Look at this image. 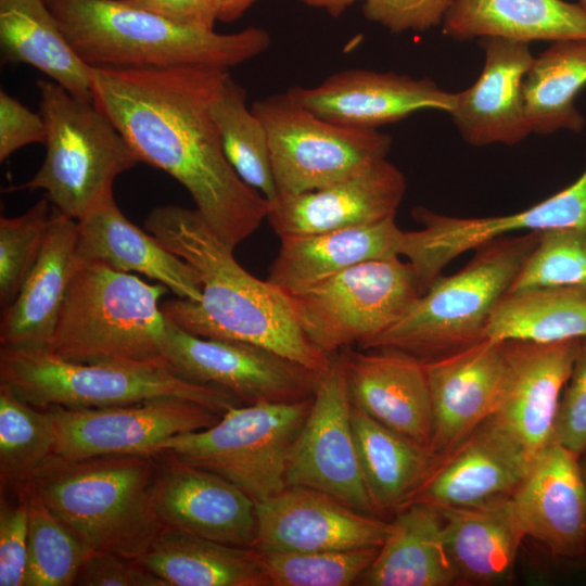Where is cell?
Segmentation results:
<instances>
[{"mask_svg": "<svg viewBox=\"0 0 586 586\" xmlns=\"http://www.w3.org/2000/svg\"><path fill=\"white\" fill-rule=\"evenodd\" d=\"M228 75L200 66L92 67L91 82L93 102L140 162L180 182L209 227L234 249L267 218L269 202L235 173L212 116Z\"/></svg>", "mask_w": 586, "mask_h": 586, "instance_id": "cell-1", "label": "cell"}, {"mask_svg": "<svg viewBox=\"0 0 586 586\" xmlns=\"http://www.w3.org/2000/svg\"><path fill=\"white\" fill-rule=\"evenodd\" d=\"M144 225L195 270L202 285L200 302L178 297L161 304L167 319L201 337L254 344L310 370L328 371L332 356L306 336L289 295L247 272L196 209L157 206Z\"/></svg>", "mask_w": 586, "mask_h": 586, "instance_id": "cell-2", "label": "cell"}, {"mask_svg": "<svg viewBox=\"0 0 586 586\" xmlns=\"http://www.w3.org/2000/svg\"><path fill=\"white\" fill-rule=\"evenodd\" d=\"M157 472L156 454L56 455L22 488L37 495L89 555L138 559L164 527L154 508Z\"/></svg>", "mask_w": 586, "mask_h": 586, "instance_id": "cell-3", "label": "cell"}, {"mask_svg": "<svg viewBox=\"0 0 586 586\" xmlns=\"http://www.w3.org/2000/svg\"><path fill=\"white\" fill-rule=\"evenodd\" d=\"M66 39L91 67L200 66L228 71L265 52L269 33L233 34L175 24L122 0H44Z\"/></svg>", "mask_w": 586, "mask_h": 586, "instance_id": "cell-4", "label": "cell"}, {"mask_svg": "<svg viewBox=\"0 0 586 586\" xmlns=\"http://www.w3.org/2000/svg\"><path fill=\"white\" fill-rule=\"evenodd\" d=\"M166 292L162 283L79 260L49 351L75 362L164 366Z\"/></svg>", "mask_w": 586, "mask_h": 586, "instance_id": "cell-5", "label": "cell"}, {"mask_svg": "<svg viewBox=\"0 0 586 586\" xmlns=\"http://www.w3.org/2000/svg\"><path fill=\"white\" fill-rule=\"evenodd\" d=\"M538 239L539 232L527 231L481 245L460 271L437 277L399 320L360 348L397 349L424 361L485 339L494 307Z\"/></svg>", "mask_w": 586, "mask_h": 586, "instance_id": "cell-6", "label": "cell"}, {"mask_svg": "<svg viewBox=\"0 0 586 586\" xmlns=\"http://www.w3.org/2000/svg\"><path fill=\"white\" fill-rule=\"evenodd\" d=\"M39 109L46 128V156L36 175L15 189L44 191L63 215L80 220L113 200L115 178L139 157L93 101L39 79Z\"/></svg>", "mask_w": 586, "mask_h": 586, "instance_id": "cell-7", "label": "cell"}, {"mask_svg": "<svg viewBox=\"0 0 586 586\" xmlns=\"http://www.w3.org/2000/svg\"><path fill=\"white\" fill-rule=\"evenodd\" d=\"M0 383L38 408L90 409L174 396L219 415L243 405L231 393L186 381L158 365L75 362L49 349H0Z\"/></svg>", "mask_w": 586, "mask_h": 586, "instance_id": "cell-8", "label": "cell"}, {"mask_svg": "<svg viewBox=\"0 0 586 586\" xmlns=\"http://www.w3.org/2000/svg\"><path fill=\"white\" fill-rule=\"evenodd\" d=\"M313 399L231 408L207 429L166 440L157 453L214 472L259 502L286 487L289 457Z\"/></svg>", "mask_w": 586, "mask_h": 586, "instance_id": "cell-9", "label": "cell"}, {"mask_svg": "<svg viewBox=\"0 0 586 586\" xmlns=\"http://www.w3.org/2000/svg\"><path fill=\"white\" fill-rule=\"evenodd\" d=\"M422 293L411 264L391 257L355 265L288 295L306 336L333 356L379 336Z\"/></svg>", "mask_w": 586, "mask_h": 586, "instance_id": "cell-10", "label": "cell"}, {"mask_svg": "<svg viewBox=\"0 0 586 586\" xmlns=\"http://www.w3.org/2000/svg\"><path fill=\"white\" fill-rule=\"evenodd\" d=\"M251 110L268 133L278 195L313 191L354 177L385 160L392 146L390 135L326 120L286 91L256 100Z\"/></svg>", "mask_w": 586, "mask_h": 586, "instance_id": "cell-11", "label": "cell"}, {"mask_svg": "<svg viewBox=\"0 0 586 586\" xmlns=\"http://www.w3.org/2000/svg\"><path fill=\"white\" fill-rule=\"evenodd\" d=\"M163 361L177 377L225 390L243 405L311 398L326 373L262 346L194 335L169 319Z\"/></svg>", "mask_w": 586, "mask_h": 586, "instance_id": "cell-12", "label": "cell"}, {"mask_svg": "<svg viewBox=\"0 0 586 586\" xmlns=\"http://www.w3.org/2000/svg\"><path fill=\"white\" fill-rule=\"evenodd\" d=\"M351 413L344 360L339 351L321 378L293 445L285 483L322 492L360 512L379 517L365 484Z\"/></svg>", "mask_w": 586, "mask_h": 586, "instance_id": "cell-13", "label": "cell"}, {"mask_svg": "<svg viewBox=\"0 0 586 586\" xmlns=\"http://www.w3.org/2000/svg\"><path fill=\"white\" fill-rule=\"evenodd\" d=\"M48 409L55 421L58 455L69 459L154 455L166 440L207 429L222 416L174 396L101 408Z\"/></svg>", "mask_w": 586, "mask_h": 586, "instance_id": "cell-14", "label": "cell"}, {"mask_svg": "<svg viewBox=\"0 0 586 586\" xmlns=\"http://www.w3.org/2000/svg\"><path fill=\"white\" fill-rule=\"evenodd\" d=\"M579 339L553 343L506 341L507 369L497 404L487 418L528 468L555 443L560 394Z\"/></svg>", "mask_w": 586, "mask_h": 586, "instance_id": "cell-15", "label": "cell"}, {"mask_svg": "<svg viewBox=\"0 0 586 586\" xmlns=\"http://www.w3.org/2000/svg\"><path fill=\"white\" fill-rule=\"evenodd\" d=\"M252 548L262 551H322L381 547L391 522L360 512L322 492L286 486L256 502Z\"/></svg>", "mask_w": 586, "mask_h": 586, "instance_id": "cell-16", "label": "cell"}, {"mask_svg": "<svg viewBox=\"0 0 586 586\" xmlns=\"http://www.w3.org/2000/svg\"><path fill=\"white\" fill-rule=\"evenodd\" d=\"M156 456L154 508L163 526L227 545L253 547L256 502L246 493L169 453Z\"/></svg>", "mask_w": 586, "mask_h": 586, "instance_id": "cell-17", "label": "cell"}, {"mask_svg": "<svg viewBox=\"0 0 586 586\" xmlns=\"http://www.w3.org/2000/svg\"><path fill=\"white\" fill-rule=\"evenodd\" d=\"M286 92L326 120L364 129H378L422 110L449 113L455 103V92L428 77L361 68L341 71L316 87L295 86Z\"/></svg>", "mask_w": 586, "mask_h": 586, "instance_id": "cell-18", "label": "cell"}, {"mask_svg": "<svg viewBox=\"0 0 586 586\" xmlns=\"http://www.w3.org/2000/svg\"><path fill=\"white\" fill-rule=\"evenodd\" d=\"M423 367L432 404L431 449L444 456L492 415L507 369L506 341L485 337L424 360Z\"/></svg>", "mask_w": 586, "mask_h": 586, "instance_id": "cell-19", "label": "cell"}, {"mask_svg": "<svg viewBox=\"0 0 586 586\" xmlns=\"http://www.w3.org/2000/svg\"><path fill=\"white\" fill-rule=\"evenodd\" d=\"M406 188L404 174L385 158L324 188L277 195L267 219L280 238L371 225L395 217Z\"/></svg>", "mask_w": 586, "mask_h": 586, "instance_id": "cell-20", "label": "cell"}, {"mask_svg": "<svg viewBox=\"0 0 586 586\" xmlns=\"http://www.w3.org/2000/svg\"><path fill=\"white\" fill-rule=\"evenodd\" d=\"M482 72L466 90L455 92L448 113L471 145H512L532 133L524 106L523 81L535 56L530 43L499 37L479 40Z\"/></svg>", "mask_w": 586, "mask_h": 586, "instance_id": "cell-21", "label": "cell"}, {"mask_svg": "<svg viewBox=\"0 0 586 586\" xmlns=\"http://www.w3.org/2000/svg\"><path fill=\"white\" fill-rule=\"evenodd\" d=\"M341 351L352 407L431 449L432 404L423 361L391 348Z\"/></svg>", "mask_w": 586, "mask_h": 586, "instance_id": "cell-22", "label": "cell"}, {"mask_svg": "<svg viewBox=\"0 0 586 586\" xmlns=\"http://www.w3.org/2000/svg\"><path fill=\"white\" fill-rule=\"evenodd\" d=\"M581 458L555 442L511 496L526 536L559 559H586V482Z\"/></svg>", "mask_w": 586, "mask_h": 586, "instance_id": "cell-23", "label": "cell"}, {"mask_svg": "<svg viewBox=\"0 0 586 586\" xmlns=\"http://www.w3.org/2000/svg\"><path fill=\"white\" fill-rule=\"evenodd\" d=\"M528 471L519 451L486 419L441 457L405 505L423 502L437 509L488 506L510 498Z\"/></svg>", "mask_w": 586, "mask_h": 586, "instance_id": "cell-24", "label": "cell"}, {"mask_svg": "<svg viewBox=\"0 0 586 586\" xmlns=\"http://www.w3.org/2000/svg\"><path fill=\"white\" fill-rule=\"evenodd\" d=\"M77 220L56 208L41 252L3 309L1 348L50 349L69 282L78 267Z\"/></svg>", "mask_w": 586, "mask_h": 586, "instance_id": "cell-25", "label": "cell"}, {"mask_svg": "<svg viewBox=\"0 0 586 586\" xmlns=\"http://www.w3.org/2000/svg\"><path fill=\"white\" fill-rule=\"evenodd\" d=\"M77 224L79 260L100 262L122 272L136 271L164 284L179 298L201 301L202 285L195 270L155 235L129 221L114 199Z\"/></svg>", "mask_w": 586, "mask_h": 586, "instance_id": "cell-26", "label": "cell"}, {"mask_svg": "<svg viewBox=\"0 0 586 586\" xmlns=\"http://www.w3.org/2000/svg\"><path fill=\"white\" fill-rule=\"evenodd\" d=\"M404 238L395 217L322 233L282 237L268 281L286 294L295 293L355 265L402 256Z\"/></svg>", "mask_w": 586, "mask_h": 586, "instance_id": "cell-27", "label": "cell"}, {"mask_svg": "<svg viewBox=\"0 0 586 586\" xmlns=\"http://www.w3.org/2000/svg\"><path fill=\"white\" fill-rule=\"evenodd\" d=\"M443 539L458 585L508 581L526 536L511 497L479 508H442Z\"/></svg>", "mask_w": 586, "mask_h": 586, "instance_id": "cell-28", "label": "cell"}, {"mask_svg": "<svg viewBox=\"0 0 586 586\" xmlns=\"http://www.w3.org/2000/svg\"><path fill=\"white\" fill-rule=\"evenodd\" d=\"M442 30L457 41L486 37L527 43L586 39V10L565 0H455Z\"/></svg>", "mask_w": 586, "mask_h": 586, "instance_id": "cell-29", "label": "cell"}, {"mask_svg": "<svg viewBox=\"0 0 586 586\" xmlns=\"http://www.w3.org/2000/svg\"><path fill=\"white\" fill-rule=\"evenodd\" d=\"M356 585H458L444 545L440 510L423 502L396 510L387 538Z\"/></svg>", "mask_w": 586, "mask_h": 586, "instance_id": "cell-30", "label": "cell"}, {"mask_svg": "<svg viewBox=\"0 0 586 586\" xmlns=\"http://www.w3.org/2000/svg\"><path fill=\"white\" fill-rule=\"evenodd\" d=\"M0 46L5 62L34 66L74 97L93 101L92 67L73 49L44 0H0Z\"/></svg>", "mask_w": 586, "mask_h": 586, "instance_id": "cell-31", "label": "cell"}, {"mask_svg": "<svg viewBox=\"0 0 586 586\" xmlns=\"http://www.w3.org/2000/svg\"><path fill=\"white\" fill-rule=\"evenodd\" d=\"M167 586H267L253 548L164 526L137 559Z\"/></svg>", "mask_w": 586, "mask_h": 586, "instance_id": "cell-32", "label": "cell"}, {"mask_svg": "<svg viewBox=\"0 0 586 586\" xmlns=\"http://www.w3.org/2000/svg\"><path fill=\"white\" fill-rule=\"evenodd\" d=\"M352 428L365 484L378 515L396 512L417 492L440 455L352 407Z\"/></svg>", "mask_w": 586, "mask_h": 586, "instance_id": "cell-33", "label": "cell"}, {"mask_svg": "<svg viewBox=\"0 0 586 586\" xmlns=\"http://www.w3.org/2000/svg\"><path fill=\"white\" fill-rule=\"evenodd\" d=\"M484 337L536 343L586 337V291L569 286L508 291L494 307Z\"/></svg>", "mask_w": 586, "mask_h": 586, "instance_id": "cell-34", "label": "cell"}, {"mask_svg": "<svg viewBox=\"0 0 586 586\" xmlns=\"http://www.w3.org/2000/svg\"><path fill=\"white\" fill-rule=\"evenodd\" d=\"M586 86V39L552 42L535 58L523 81L526 118L532 132H581L585 117L575 105Z\"/></svg>", "mask_w": 586, "mask_h": 586, "instance_id": "cell-35", "label": "cell"}, {"mask_svg": "<svg viewBox=\"0 0 586 586\" xmlns=\"http://www.w3.org/2000/svg\"><path fill=\"white\" fill-rule=\"evenodd\" d=\"M58 455L53 413L29 405L0 383V494H16Z\"/></svg>", "mask_w": 586, "mask_h": 586, "instance_id": "cell-36", "label": "cell"}, {"mask_svg": "<svg viewBox=\"0 0 586 586\" xmlns=\"http://www.w3.org/2000/svg\"><path fill=\"white\" fill-rule=\"evenodd\" d=\"M211 111L226 157L235 173L268 202L273 201L278 192L268 133L262 120L247 109L246 90L228 75Z\"/></svg>", "mask_w": 586, "mask_h": 586, "instance_id": "cell-37", "label": "cell"}, {"mask_svg": "<svg viewBox=\"0 0 586 586\" xmlns=\"http://www.w3.org/2000/svg\"><path fill=\"white\" fill-rule=\"evenodd\" d=\"M28 511L27 562L23 586H71L89 555L74 534L33 492L22 488Z\"/></svg>", "mask_w": 586, "mask_h": 586, "instance_id": "cell-38", "label": "cell"}, {"mask_svg": "<svg viewBox=\"0 0 586 586\" xmlns=\"http://www.w3.org/2000/svg\"><path fill=\"white\" fill-rule=\"evenodd\" d=\"M379 549L254 551L267 586H348L356 585Z\"/></svg>", "mask_w": 586, "mask_h": 586, "instance_id": "cell-39", "label": "cell"}, {"mask_svg": "<svg viewBox=\"0 0 586 586\" xmlns=\"http://www.w3.org/2000/svg\"><path fill=\"white\" fill-rule=\"evenodd\" d=\"M569 286L586 291V230L552 229L539 239L509 291Z\"/></svg>", "mask_w": 586, "mask_h": 586, "instance_id": "cell-40", "label": "cell"}, {"mask_svg": "<svg viewBox=\"0 0 586 586\" xmlns=\"http://www.w3.org/2000/svg\"><path fill=\"white\" fill-rule=\"evenodd\" d=\"M55 208L41 199L26 213L0 218V302L5 309L35 265Z\"/></svg>", "mask_w": 586, "mask_h": 586, "instance_id": "cell-41", "label": "cell"}, {"mask_svg": "<svg viewBox=\"0 0 586 586\" xmlns=\"http://www.w3.org/2000/svg\"><path fill=\"white\" fill-rule=\"evenodd\" d=\"M555 442L581 457L586 451V337L578 340L573 368L559 400Z\"/></svg>", "mask_w": 586, "mask_h": 586, "instance_id": "cell-42", "label": "cell"}, {"mask_svg": "<svg viewBox=\"0 0 586 586\" xmlns=\"http://www.w3.org/2000/svg\"><path fill=\"white\" fill-rule=\"evenodd\" d=\"M0 498V586H23L28 543L27 506L20 494Z\"/></svg>", "mask_w": 586, "mask_h": 586, "instance_id": "cell-43", "label": "cell"}, {"mask_svg": "<svg viewBox=\"0 0 586 586\" xmlns=\"http://www.w3.org/2000/svg\"><path fill=\"white\" fill-rule=\"evenodd\" d=\"M455 0H367L365 17L393 34L422 33L441 25Z\"/></svg>", "mask_w": 586, "mask_h": 586, "instance_id": "cell-44", "label": "cell"}, {"mask_svg": "<svg viewBox=\"0 0 586 586\" xmlns=\"http://www.w3.org/2000/svg\"><path fill=\"white\" fill-rule=\"evenodd\" d=\"M77 586H167L137 559L111 552L87 556L75 579Z\"/></svg>", "mask_w": 586, "mask_h": 586, "instance_id": "cell-45", "label": "cell"}, {"mask_svg": "<svg viewBox=\"0 0 586 586\" xmlns=\"http://www.w3.org/2000/svg\"><path fill=\"white\" fill-rule=\"evenodd\" d=\"M46 136L47 128L42 116L1 90L0 161H4L25 145L44 143Z\"/></svg>", "mask_w": 586, "mask_h": 586, "instance_id": "cell-46", "label": "cell"}, {"mask_svg": "<svg viewBox=\"0 0 586 586\" xmlns=\"http://www.w3.org/2000/svg\"><path fill=\"white\" fill-rule=\"evenodd\" d=\"M125 4L151 12L175 24L214 30L215 0H122Z\"/></svg>", "mask_w": 586, "mask_h": 586, "instance_id": "cell-47", "label": "cell"}, {"mask_svg": "<svg viewBox=\"0 0 586 586\" xmlns=\"http://www.w3.org/2000/svg\"><path fill=\"white\" fill-rule=\"evenodd\" d=\"M255 1L256 0H215L217 20L224 23H232L240 18Z\"/></svg>", "mask_w": 586, "mask_h": 586, "instance_id": "cell-48", "label": "cell"}, {"mask_svg": "<svg viewBox=\"0 0 586 586\" xmlns=\"http://www.w3.org/2000/svg\"><path fill=\"white\" fill-rule=\"evenodd\" d=\"M303 3L326 10L330 15L336 17L341 15L349 5L358 0H300ZM364 2L367 0H362Z\"/></svg>", "mask_w": 586, "mask_h": 586, "instance_id": "cell-49", "label": "cell"}, {"mask_svg": "<svg viewBox=\"0 0 586 586\" xmlns=\"http://www.w3.org/2000/svg\"><path fill=\"white\" fill-rule=\"evenodd\" d=\"M581 466H582L583 476L586 482V458L584 457L581 458Z\"/></svg>", "mask_w": 586, "mask_h": 586, "instance_id": "cell-50", "label": "cell"}, {"mask_svg": "<svg viewBox=\"0 0 586 586\" xmlns=\"http://www.w3.org/2000/svg\"><path fill=\"white\" fill-rule=\"evenodd\" d=\"M577 3L586 10V0H578Z\"/></svg>", "mask_w": 586, "mask_h": 586, "instance_id": "cell-51", "label": "cell"}, {"mask_svg": "<svg viewBox=\"0 0 586 586\" xmlns=\"http://www.w3.org/2000/svg\"><path fill=\"white\" fill-rule=\"evenodd\" d=\"M582 457L586 458V451H585V454H584Z\"/></svg>", "mask_w": 586, "mask_h": 586, "instance_id": "cell-52", "label": "cell"}]
</instances>
